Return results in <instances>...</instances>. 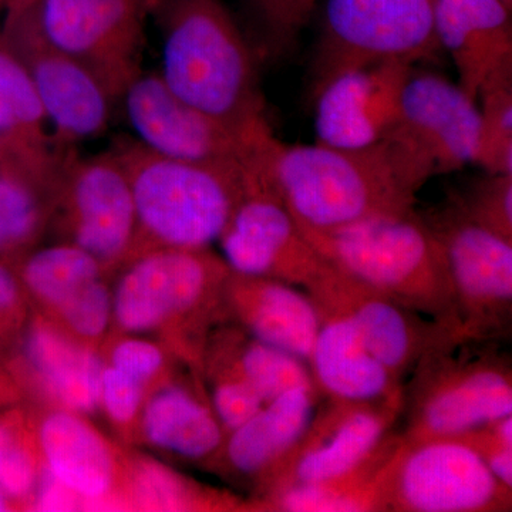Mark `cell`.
Returning a JSON list of instances; mask_svg holds the SVG:
<instances>
[{
  "mask_svg": "<svg viewBox=\"0 0 512 512\" xmlns=\"http://www.w3.org/2000/svg\"><path fill=\"white\" fill-rule=\"evenodd\" d=\"M18 285L5 266L0 265V311L8 309L16 301Z\"/></svg>",
  "mask_w": 512,
  "mask_h": 512,
  "instance_id": "obj_41",
  "label": "cell"
},
{
  "mask_svg": "<svg viewBox=\"0 0 512 512\" xmlns=\"http://www.w3.org/2000/svg\"><path fill=\"white\" fill-rule=\"evenodd\" d=\"M8 507V501H6V495L0 491V511H5Z\"/></svg>",
  "mask_w": 512,
  "mask_h": 512,
  "instance_id": "obj_44",
  "label": "cell"
},
{
  "mask_svg": "<svg viewBox=\"0 0 512 512\" xmlns=\"http://www.w3.org/2000/svg\"><path fill=\"white\" fill-rule=\"evenodd\" d=\"M143 430L154 446L191 460L212 456L224 443V427L214 410L180 387H167L151 397Z\"/></svg>",
  "mask_w": 512,
  "mask_h": 512,
  "instance_id": "obj_26",
  "label": "cell"
},
{
  "mask_svg": "<svg viewBox=\"0 0 512 512\" xmlns=\"http://www.w3.org/2000/svg\"><path fill=\"white\" fill-rule=\"evenodd\" d=\"M423 220L446 256L461 333L505 338L511 328L512 242L471 221L451 201Z\"/></svg>",
  "mask_w": 512,
  "mask_h": 512,
  "instance_id": "obj_8",
  "label": "cell"
},
{
  "mask_svg": "<svg viewBox=\"0 0 512 512\" xmlns=\"http://www.w3.org/2000/svg\"><path fill=\"white\" fill-rule=\"evenodd\" d=\"M49 471L73 494L100 498L110 490L113 460L99 433L72 413L50 414L40 427Z\"/></svg>",
  "mask_w": 512,
  "mask_h": 512,
  "instance_id": "obj_25",
  "label": "cell"
},
{
  "mask_svg": "<svg viewBox=\"0 0 512 512\" xmlns=\"http://www.w3.org/2000/svg\"><path fill=\"white\" fill-rule=\"evenodd\" d=\"M37 0H2L3 10L6 13V19L13 18V16L20 15L29 8H32Z\"/></svg>",
  "mask_w": 512,
  "mask_h": 512,
  "instance_id": "obj_42",
  "label": "cell"
},
{
  "mask_svg": "<svg viewBox=\"0 0 512 512\" xmlns=\"http://www.w3.org/2000/svg\"><path fill=\"white\" fill-rule=\"evenodd\" d=\"M36 481L33 458L26 448L15 444L0 460V491L10 498L25 497Z\"/></svg>",
  "mask_w": 512,
  "mask_h": 512,
  "instance_id": "obj_39",
  "label": "cell"
},
{
  "mask_svg": "<svg viewBox=\"0 0 512 512\" xmlns=\"http://www.w3.org/2000/svg\"><path fill=\"white\" fill-rule=\"evenodd\" d=\"M143 384L116 367H104L101 375V403L117 423L134 419L140 409Z\"/></svg>",
  "mask_w": 512,
  "mask_h": 512,
  "instance_id": "obj_37",
  "label": "cell"
},
{
  "mask_svg": "<svg viewBox=\"0 0 512 512\" xmlns=\"http://www.w3.org/2000/svg\"><path fill=\"white\" fill-rule=\"evenodd\" d=\"M220 241L231 271L278 279L305 291L329 268L258 171Z\"/></svg>",
  "mask_w": 512,
  "mask_h": 512,
  "instance_id": "obj_12",
  "label": "cell"
},
{
  "mask_svg": "<svg viewBox=\"0 0 512 512\" xmlns=\"http://www.w3.org/2000/svg\"><path fill=\"white\" fill-rule=\"evenodd\" d=\"M450 201L471 221L512 242V174L485 173Z\"/></svg>",
  "mask_w": 512,
  "mask_h": 512,
  "instance_id": "obj_33",
  "label": "cell"
},
{
  "mask_svg": "<svg viewBox=\"0 0 512 512\" xmlns=\"http://www.w3.org/2000/svg\"><path fill=\"white\" fill-rule=\"evenodd\" d=\"M15 444L16 439L15 436H13L12 430L0 424V460L5 457V454L8 453L10 448L15 446Z\"/></svg>",
  "mask_w": 512,
  "mask_h": 512,
  "instance_id": "obj_43",
  "label": "cell"
},
{
  "mask_svg": "<svg viewBox=\"0 0 512 512\" xmlns=\"http://www.w3.org/2000/svg\"><path fill=\"white\" fill-rule=\"evenodd\" d=\"M163 353L153 343L128 339L119 343L111 355V366L146 383L163 365Z\"/></svg>",
  "mask_w": 512,
  "mask_h": 512,
  "instance_id": "obj_38",
  "label": "cell"
},
{
  "mask_svg": "<svg viewBox=\"0 0 512 512\" xmlns=\"http://www.w3.org/2000/svg\"><path fill=\"white\" fill-rule=\"evenodd\" d=\"M299 228L339 271L461 333L446 256L416 210L328 231Z\"/></svg>",
  "mask_w": 512,
  "mask_h": 512,
  "instance_id": "obj_3",
  "label": "cell"
},
{
  "mask_svg": "<svg viewBox=\"0 0 512 512\" xmlns=\"http://www.w3.org/2000/svg\"><path fill=\"white\" fill-rule=\"evenodd\" d=\"M497 345L454 335L424 355L404 383L406 443L453 439L511 416L510 360Z\"/></svg>",
  "mask_w": 512,
  "mask_h": 512,
  "instance_id": "obj_5",
  "label": "cell"
},
{
  "mask_svg": "<svg viewBox=\"0 0 512 512\" xmlns=\"http://www.w3.org/2000/svg\"><path fill=\"white\" fill-rule=\"evenodd\" d=\"M69 154L46 165L0 160V251L22 247L36 237L45 217L43 194L57 191Z\"/></svg>",
  "mask_w": 512,
  "mask_h": 512,
  "instance_id": "obj_28",
  "label": "cell"
},
{
  "mask_svg": "<svg viewBox=\"0 0 512 512\" xmlns=\"http://www.w3.org/2000/svg\"><path fill=\"white\" fill-rule=\"evenodd\" d=\"M234 370L265 403L296 387L316 386L308 363L255 338L242 348Z\"/></svg>",
  "mask_w": 512,
  "mask_h": 512,
  "instance_id": "obj_32",
  "label": "cell"
},
{
  "mask_svg": "<svg viewBox=\"0 0 512 512\" xmlns=\"http://www.w3.org/2000/svg\"><path fill=\"white\" fill-rule=\"evenodd\" d=\"M434 175L476 164L480 110L460 84L443 74L412 69L389 136Z\"/></svg>",
  "mask_w": 512,
  "mask_h": 512,
  "instance_id": "obj_13",
  "label": "cell"
},
{
  "mask_svg": "<svg viewBox=\"0 0 512 512\" xmlns=\"http://www.w3.org/2000/svg\"><path fill=\"white\" fill-rule=\"evenodd\" d=\"M46 127L25 64L0 37V160L37 165L62 160L70 148L60 147Z\"/></svg>",
  "mask_w": 512,
  "mask_h": 512,
  "instance_id": "obj_24",
  "label": "cell"
},
{
  "mask_svg": "<svg viewBox=\"0 0 512 512\" xmlns=\"http://www.w3.org/2000/svg\"><path fill=\"white\" fill-rule=\"evenodd\" d=\"M413 67L402 62L377 63L332 80L313 100L318 143L360 148L389 136Z\"/></svg>",
  "mask_w": 512,
  "mask_h": 512,
  "instance_id": "obj_18",
  "label": "cell"
},
{
  "mask_svg": "<svg viewBox=\"0 0 512 512\" xmlns=\"http://www.w3.org/2000/svg\"><path fill=\"white\" fill-rule=\"evenodd\" d=\"M57 308L74 332L86 338H97L106 330L109 323V291L97 279L74 292Z\"/></svg>",
  "mask_w": 512,
  "mask_h": 512,
  "instance_id": "obj_35",
  "label": "cell"
},
{
  "mask_svg": "<svg viewBox=\"0 0 512 512\" xmlns=\"http://www.w3.org/2000/svg\"><path fill=\"white\" fill-rule=\"evenodd\" d=\"M150 10L151 0H37L22 13L49 45L83 64L117 100L141 73Z\"/></svg>",
  "mask_w": 512,
  "mask_h": 512,
  "instance_id": "obj_7",
  "label": "cell"
},
{
  "mask_svg": "<svg viewBox=\"0 0 512 512\" xmlns=\"http://www.w3.org/2000/svg\"><path fill=\"white\" fill-rule=\"evenodd\" d=\"M437 0H328L308 72L312 101L336 77L377 63L436 60Z\"/></svg>",
  "mask_w": 512,
  "mask_h": 512,
  "instance_id": "obj_6",
  "label": "cell"
},
{
  "mask_svg": "<svg viewBox=\"0 0 512 512\" xmlns=\"http://www.w3.org/2000/svg\"><path fill=\"white\" fill-rule=\"evenodd\" d=\"M121 100L138 143L175 160L251 165L266 143L254 144L175 96L158 73L141 72Z\"/></svg>",
  "mask_w": 512,
  "mask_h": 512,
  "instance_id": "obj_14",
  "label": "cell"
},
{
  "mask_svg": "<svg viewBox=\"0 0 512 512\" xmlns=\"http://www.w3.org/2000/svg\"><path fill=\"white\" fill-rule=\"evenodd\" d=\"M3 6H2V0H0V12H2Z\"/></svg>",
  "mask_w": 512,
  "mask_h": 512,
  "instance_id": "obj_46",
  "label": "cell"
},
{
  "mask_svg": "<svg viewBox=\"0 0 512 512\" xmlns=\"http://www.w3.org/2000/svg\"><path fill=\"white\" fill-rule=\"evenodd\" d=\"M265 402L254 387L234 369L218 380L212 393V406L222 427L231 433L262 409Z\"/></svg>",
  "mask_w": 512,
  "mask_h": 512,
  "instance_id": "obj_36",
  "label": "cell"
},
{
  "mask_svg": "<svg viewBox=\"0 0 512 512\" xmlns=\"http://www.w3.org/2000/svg\"><path fill=\"white\" fill-rule=\"evenodd\" d=\"M73 505V493L60 483L59 480L49 471V476L45 477L40 490L37 507L45 511L67 510Z\"/></svg>",
  "mask_w": 512,
  "mask_h": 512,
  "instance_id": "obj_40",
  "label": "cell"
},
{
  "mask_svg": "<svg viewBox=\"0 0 512 512\" xmlns=\"http://www.w3.org/2000/svg\"><path fill=\"white\" fill-rule=\"evenodd\" d=\"M467 444L500 483L512 488V414L453 437Z\"/></svg>",
  "mask_w": 512,
  "mask_h": 512,
  "instance_id": "obj_34",
  "label": "cell"
},
{
  "mask_svg": "<svg viewBox=\"0 0 512 512\" xmlns=\"http://www.w3.org/2000/svg\"><path fill=\"white\" fill-rule=\"evenodd\" d=\"M227 288L232 309L252 338L308 363L320 329V312L308 293L278 279L234 271Z\"/></svg>",
  "mask_w": 512,
  "mask_h": 512,
  "instance_id": "obj_21",
  "label": "cell"
},
{
  "mask_svg": "<svg viewBox=\"0 0 512 512\" xmlns=\"http://www.w3.org/2000/svg\"><path fill=\"white\" fill-rule=\"evenodd\" d=\"M505 3H507L510 8H512V0H504Z\"/></svg>",
  "mask_w": 512,
  "mask_h": 512,
  "instance_id": "obj_45",
  "label": "cell"
},
{
  "mask_svg": "<svg viewBox=\"0 0 512 512\" xmlns=\"http://www.w3.org/2000/svg\"><path fill=\"white\" fill-rule=\"evenodd\" d=\"M150 15L163 37L158 74L175 96L251 143L274 136L261 60L224 0H151Z\"/></svg>",
  "mask_w": 512,
  "mask_h": 512,
  "instance_id": "obj_2",
  "label": "cell"
},
{
  "mask_svg": "<svg viewBox=\"0 0 512 512\" xmlns=\"http://www.w3.org/2000/svg\"><path fill=\"white\" fill-rule=\"evenodd\" d=\"M318 0H247L251 40L259 60H278L295 52Z\"/></svg>",
  "mask_w": 512,
  "mask_h": 512,
  "instance_id": "obj_31",
  "label": "cell"
},
{
  "mask_svg": "<svg viewBox=\"0 0 512 512\" xmlns=\"http://www.w3.org/2000/svg\"><path fill=\"white\" fill-rule=\"evenodd\" d=\"M434 26L458 84L477 101L487 77L512 62L510 6L504 0H437Z\"/></svg>",
  "mask_w": 512,
  "mask_h": 512,
  "instance_id": "obj_19",
  "label": "cell"
},
{
  "mask_svg": "<svg viewBox=\"0 0 512 512\" xmlns=\"http://www.w3.org/2000/svg\"><path fill=\"white\" fill-rule=\"evenodd\" d=\"M26 355L49 392L67 409L90 413L99 407L104 367L93 353L53 330L37 328L30 333Z\"/></svg>",
  "mask_w": 512,
  "mask_h": 512,
  "instance_id": "obj_27",
  "label": "cell"
},
{
  "mask_svg": "<svg viewBox=\"0 0 512 512\" xmlns=\"http://www.w3.org/2000/svg\"><path fill=\"white\" fill-rule=\"evenodd\" d=\"M512 488L456 439L406 443L394 471L387 511H511Z\"/></svg>",
  "mask_w": 512,
  "mask_h": 512,
  "instance_id": "obj_9",
  "label": "cell"
},
{
  "mask_svg": "<svg viewBox=\"0 0 512 512\" xmlns=\"http://www.w3.org/2000/svg\"><path fill=\"white\" fill-rule=\"evenodd\" d=\"M478 99L483 107L476 164L485 173L512 174V62L487 77Z\"/></svg>",
  "mask_w": 512,
  "mask_h": 512,
  "instance_id": "obj_29",
  "label": "cell"
},
{
  "mask_svg": "<svg viewBox=\"0 0 512 512\" xmlns=\"http://www.w3.org/2000/svg\"><path fill=\"white\" fill-rule=\"evenodd\" d=\"M318 387H296L271 402L231 431L225 454L231 467L244 476L266 480L301 440L318 409Z\"/></svg>",
  "mask_w": 512,
  "mask_h": 512,
  "instance_id": "obj_22",
  "label": "cell"
},
{
  "mask_svg": "<svg viewBox=\"0 0 512 512\" xmlns=\"http://www.w3.org/2000/svg\"><path fill=\"white\" fill-rule=\"evenodd\" d=\"M56 195L66 202L73 244L101 264L117 261L136 244L133 191L114 151L90 158L70 153Z\"/></svg>",
  "mask_w": 512,
  "mask_h": 512,
  "instance_id": "obj_17",
  "label": "cell"
},
{
  "mask_svg": "<svg viewBox=\"0 0 512 512\" xmlns=\"http://www.w3.org/2000/svg\"><path fill=\"white\" fill-rule=\"evenodd\" d=\"M403 447V434L392 433L355 470L323 483L285 488L266 497V507L284 512L387 511L390 485Z\"/></svg>",
  "mask_w": 512,
  "mask_h": 512,
  "instance_id": "obj_23",
  "label": "cell"
},
{
  "mask_svg": "<svg viewBox=\"0 0 512 512\" xmlns=\"http://www.w3.org/2000/svg\"><path fill=\"white\" fill-rule=\"evenodd\" d=\"M114 153L130 180L137 237L157 248L202 249L220 239L254 180L255 163L175 160L140 143Z\"/></svg>",
  "mask_w": 512,
  "mask_h": 512,
  "instance_id": "obj_4",
  "label": "cell"
},
{
  "mask_svg": "<svg viewBox=\"0 0 512 512\" xmlns=\"http://www.w3.org/2000/svg\"><path fill=\"white\" fill-rule=\"evenodd\" d=\"M101 265L77 245H57L30 256L23 268V278L40 299L59 306L84 285L97 281Z\"/></svg>",
  "mask_w": 512,
  "mask_h": 512,
  "instance_id": "obj_30",
  "label": "cell"
},
{
  "mask_svg": "<svg viewBox=\"0 0 512 512\" xmlns=\"http://www.w3.org/2000/svg\"><path fill=\"white\" fill-rule=\"evenodd\" d=\"M259 173L302 228L328 231L414 210L431 175L392 137L360 148L289 146L272 136Z\"/></svg>",
  "mask_w": 512,
  "mask_h": 512,
  "instance_id": "obj_1",
  "label": "cell"
},
{
  "mask_svg": "<svg viewBox=\"0 0 512 512\" xmlns=\"http://www.w3.org/2000/svg\"><path fill=\"white\" fill-rule=\"evenodd\" d=\"M0 37L25 64L60 147L107 130L116 100L83 64L49 45L26 13L5 19Z\"/></svg>",
  "mask_w": 512,
  "mask_h": 512,
  "instance_id": "obj_11",
  "label": "cell"
},
{
  "mask_svg": "<svg viewBox=\"0 0 512 512\" xmlns=\"http://www.w3.org/2000/svg\"><path fill=\"white\" fill-rule=\"evenodd\" d=\"M306 293L319 308L352 320L366 348L403 384L429 350L461 335L450 326L404 308L330 264Z\"/></svg>",
  "mask_w": 512,
  "mask_h": 512,
  "instance_id": "obj_15",
  "label": "cell"
},
{
  "mask_svg": "<svg viewBox=\"0 0 512 512\" xmlns=\"http://www.w3.org/2000/svg\"><path fill=\"white\" fill-rule=\"evenodd\" d=\"M227 262L207 248L148 249L117 285L113 311L121 328L146 332L200 308L215 288L227 284Z\"/></svg>",
  "mask_w": 512,
  "mask_h": 512,
  "instance_id": "obj_16",
  "label": "cell"
},
{
  "mask_svg": "<svg viewBox=\"0 0 512 512\" xmlns=\"http://www.w3.org/2000/svg\"><path fill=\"white\" fill-rule=\"evenodd\" d=\"M318 309L320 329L308 365L319 393L343 402L404 404V384L370 353L352 320Z\"/></svg>",
  "mask_w": 512,
  "mask_h": 512,
  "instance_id": "obj_20",
  "label": "cell"
},
{
  "mask_svg": "<svg viewBox=\"0 0 512 512\" xmlns=\"http://www.w3.org/2000/svg\"><path fill=\"white\" fill-rule=\"evenodd\" d=\"M326 399L318 404L301 440L266 478V497L355 470L394 433V424L403 416V403Z\"/></svg>",
  "mask_w": 512,
  "mask_h": 512,
  "instance_id": "obj_10",
  "label": "cell"
}]
</instances>
